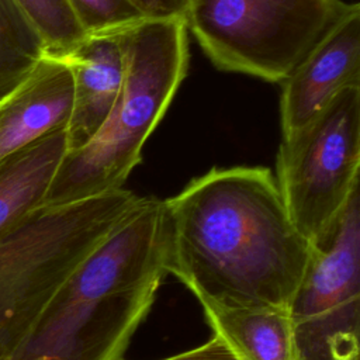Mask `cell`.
Returning a JSON list of instances; mask_svg holds the SVG:
<instances>
[{"mask_svg": "<svg viewBox=\"0 0 360 360\" xmlns=\"http://www.w3.org/2000/svg\"><path fill=\"white\" fill-rule=\"evenodd\" d=\"M163 211L167 273L200 304L288 309L311 245L269 169H211L163 200Z\"/></svg>", "mask_w": 360, "mask_h": 360, "instance_id": "1", "label": "cell"}, {"mask_svg": "<svg viewBox=\"0 0 360 360\" xmlns=\"http://www.w3.org/2000/svg\"><path fill=\"white\" fill-rule=\"evenodd\" d=\"M163 200L141 197L69 274L7 360H118L167 274Z\"/></svg>", "mask_w": 360, "mask_h": 360, "instance_id": "2", "label": "cell"}, {"mask_svg": "<svg viewBox=\"0 0 360 360\" xmlns=\"http://www.w3.org/2000/svg\"><path fill=\"white\" fill-rule=\"evenodd\" d=\"M125 75L97 134L66 150L44 205H59L124 188L142 148L167 111L188 68L183 21L143 20L124 30Z\"/></svg>", "mask_w": 360, "mask_h": 360, "instance_id": "3", "label": "cell"}, {"mask_svg": "<svg viewBox=\"0 0 360 360\" xmlns=\"http://www.w3.org/2000/svg\"><path fill=\"white\" fill-rule=\"evenodd\" d=\"M141 197L120 188L42 205L0 236V360H7L69 274Z\"/></svg>", "mask_w": 360, "mask_h": 360, "instance_id": "4", "label": "cell"}, {"mask_svg": "<svg viewBox=\"0 0 360 360\" xmlns=\"http://www.w3.org/2000/svg\"><path fill=\"white\" fill-rule=\"evenodd\" d=\"M347 6L343 0H187L184 24L218 69L281 83Z\"/></svg>", "mask_w": 360, "mask_h": 360, "instance_id": "5", "label": "cell"}, {"mask_svg": "<svg viewBox=\"0 0 360 360\" xmlns=\"http://www.w3.org/2000/svg\"><path fill=\"white\" fill-rule=\"evenodd\" d=\"M360 86L340 90L281 142L276 183L298 232L318 243L359 187Z\"/></svg>", "mask_w": 360, "mask_h": 360, "instance_id": "6", "label": "cell"}, {"mask_svg": "<svg viewBox=\"0 0 360 360\" xmlns=\"http://www.w3.org/2000/svg\"><path fill=\"white\" fill-rule=\"evenodd\" d=\"M288 315L297 360L360 359L359 187L326 235L311 245Z\"/></svg>", "mask_w": 360, "mask_h": 360, "instance_id": "7", "label": "cell"}, {"mask_svg": "<svg viewBox=\"0 0 360 360\" xmlns=\"http://www.w3.org/2000/svg\"><path fill=\"white\" fill-rule=\"evenodd\" d=\"M280 127L287 136L314 118L340 90L360 86V6L340 18L281 82Z\"/></svg>", "mask_w": 360, "mask_h": 360, "instance_id": "8", "label": "cell"}, {"mask_svg": "<svg viewBox=\"0 0 360 360\" xmlns=\"http://www.w3.org/2000/svg\"><path fill=\"white\" fill-rule=\"evenodd\" d=\"M124 30L87 35L63 58L73 77L68 150L82 148L97 134L118 97L125 75Z\"/></svg>", "mask_w": 360, "mask_h": 360, "instance_id": "9", "label": "cell"}, {"mask_svg": "<svg viewBox=\"0 0 360 360\" xmlns=\"http://www.w3.org/2000/svg\"><path fill=\"white\" fill-rule=\"evenodd\" d=\"M73 107V77L63 59L44 56L22 86L0 107V159L66 128Z\"/></svg>", "mask_w": 360, "mask_h": 360, "instance_id": "10", "label": "cell"}, {"mask_svg": "<svg viewBox=\"0 0 360 360\" xmlns=\"http://www.w3.org/2000/svg\"><path fill=\"white\" fill-rule=\"evenodd\" d=\"M66 150L62 128L0 159V236L44 205Z\"/></svg>", "mask_w": 360, "mask_h": 360, "instance_id": "11", "label": "cell"}, {"mask_svg": "<svg viewBox=\"0 0 360 360\" xmlns=\"http://www.w3.org/2000/svg\"><path fill=\"white\" fill-rule=\"evenodd\" d=\"M205 319L235 360H297L288 309L201 304Z\"/></svg>", "mask_w": 360, "mask_h": 360, "instance_id": "12", "label": "cell"}, {"mask_svg": "<svg viewBox=\"0 0 360 360\" xmlns=\"http://www.w3.org/2000/svg\"><path fill=\"white\" fill-rule=\"evenodd\" d=\"M45 56L38 32L14 0H0V107Z\"/></svg>", "mask_w": 360, "mask_h": 360, "instance_id": "13", "label": "cell"}, {"mask_svg": "<svg viewBox=\"0 0 360 360\" xmlns=\"http://www.w3.org/2000/svg\"><path fill=\"white\" fill-rule=\"evenodd\" d=\"M42 39L45 55L63 59L87 35L68 0H14Z\"/></svg>", "mask_w": 360, "mask_h": 360, "instance_id": "14", "label": "cell"}, {"mask_svg": "<svg viewBox=\"0 0 360 360\" xmlns=\"http://www.w3.org/2000/svg\"><path fill=\"white\" fill-rule=\"evenodd\" d=\"M86 35L124 30L145 18L131 0H68Z\"/></svg>", "mask_w": 360, "mask_h": 360, "instance_id": "15", "label": "cell"}, {"mask_svg": "<svg viewBox=\"0 0 360 360\" xmlns=\"http://www.w3.org/2000/svg\"><path fill=\"white\" fill-rule=\"evenodd\" d=\"M146 20L186 21L187 0H131Z\"/></svg>", "mask_w": 360, "mask_h": 360, "instance_id": "16", "label": "cell"}, {"mask_svg": "<svg viewBox=\"0 0 360 360\" xmlns=\"http://www.w3.org/2000/svg\"><path fill=\"white\" fill-rule=\"evenodd\" d=\"M118 360H125V359L121 357ZM160 360H235V357L217 336H212L208 342L197 347L188 349L186 352H181Z\"/></svg>", "mask_w": 360, "mask_h": 360, "instance_id": "17", "label": "cell"}]
</instances>
